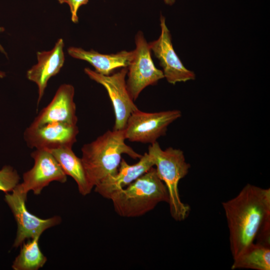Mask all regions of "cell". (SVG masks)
<instances>
[{"instance_id": "obj_18", "label": "cell", "mask_w": 270, "mask_h": 270, "mask_svg": "<svg viewBox=\"0 0 270 270\" xmlns=\"http://www.w3.org/2000/svg\"><path fill=\"white\" fill-rule=\"evenodd\" d=\"M38 237L22 244L19 254L14 259L12 268L14 270H38L44 266L46 257L41 252Z\"/></svg>"}, {"instance_id": "obj_21", "label": "cell", "mask_w": 270, "mask_h": 270, "mask_svg": "<svg viewBox=\"0 0 270 270\" xmlns=\"http://www.w3.org/2000/svg\"><path fill=\"white\" fill-rule=\"evenodd\" d=\"M88 2V0H67L66 4L70 8L72 22L76 23L78 22V10L80 6L86 4Z\"/></svg>"}, {"instance_id": "obj_5", "label": "cell", "mask_w": 270, "mask_h": 270, "mask_svg": "<svg viewBox=\"0 0 270 270\" xmlns=\"http://www.w3.org/2000/svg\"><path fill=\"white\" fill-rule=\"evenodd\" d=\"M27 193L18 186L10 193L7 192L4 200L13 214L17 224L16 235L13 246L22 245L25 240L40 238L46 230L59 224L62 218L59 216L42 219L28 212L26 206Z\"/></svg>"}, {"instance_id": "obj_24", "label": "cell", "mask_w": 270, "mask_h": 270, "mask_svg": "<svg viewBox=\"0 0 270 270\" xmlns=\"http://www.w3.org/2000/svg\"><path fill=\"white\" fill-rule=\"evenodd\" d=\"M60 4L66 3L67 0H58Z\"/></svg>"}, {"instance_id": "obj_11", "label": "cell", "mask_w": 270, "mask_h": 270, "mask_svg": "<svg viewBox=\"0 0 270 270\" xmlns=\"http://www.w3.org/2000/svg\"><path fill=\"white\" fill-rule=\"evenodd\" d=\"M78 132L76 125L53 122L38 127L28 126L24 132V138L30 148L48 150L72 147Z\"/></svg>"}, {"instance_id": "obj_6", "label": "cell", "mask_w": 270, "mask_h": 270, "mask_svg": "<svg viewBox=\"0 0 270 270\" xmlns=\"http://www.w3.org/2000/svg\"><path fill=\"white\" fill-rule=\"evenodd\" d=\"M136 48L128 67L126 85L133 100L146 86L156 84L163 78L162 71L156 68L151 57L150 49L143 34L138 32L135 38Z\"/></svg>"}, {"instance_id": "obj_7", "label": "cell", "mask_w": 270, "mask_h": 270, "mask_svg": "<svg viewBox=\"0 0 270 270\" xmlns=\"http://www.w3.org/2000/svg\"><path fill=\"white\" fill-rule=\"evenodd\" d=\"M179 110L146 112L139 110L128 118L124 131L130 142L152 144L166 134L168 126L181 116Z\"/></svg>"}, {"instance_id": "obj_8", "label": "cell", "mask_w": 270, "mask_h": 270, "mask_svg": "<svg viewBox=\"0 0 270 270\" xmlns=\"http://www.w3.org/2000/svg\"><path fill=\"white\" fill-rule=\"evenodd\" d=\"M84 71L91 80L106 89L115 115L114 130H124L130 114L138 110L127 90L126 82L127 68H123L119 72L108 76L100 74L88 68Z\"/></svg>"}, {"instance_id": "obj_2", "label": "cell", "mask_w": 270, "mask_h": 270, "mask_svg": "<svg viewBox=\"0 0 270 270\" xmlns=\"http://www.w3.org/2000/svg\"><path fill=\"white\" fill-rule=\"evenodd\" d=\"M126 140L124 130H113L82 146L80 158L92 189L108 176L116 173L122 154L133 159L142 157L125 143Z\"/></svg>"}, {"instance_id": "obj_20", "label": "cell", "mask_w": 270, "mask_h": 270, "mask_svg": "<svg viewBox=\"0 0 270 270\" xmlns=\"http://www.w3.org/2000/svg\"><path fill=\"white\" fill-rule=\"evenodd\" d=\"M255 240L256 243L270 247V218L262 224L256 234Z\"/></svg>"}, {"instance_id": "obj_12", "label": "cell", "mask_w": 270, "mask_h": 270, "mask_svg": "<svg viewBox=\"0 0 270 270\" xmlns=\"http://www.w3.org/2000/svg\"><path fill=\"white\" fill-rule=\"evenodd\" d=\"M74 95V88L72 85L62 84L51 102L40 112L30 126L38 127L53 122L76 125L78 119Z\"/></svg>"}, {"instance_id": "obj_4", "label": "cell", "mask_w": 270, "mask_h": 270, "mask_svg": "<svg viewBox=\"0 0 270 270\" xmlns=\"http://www.w3.org/2000/svg\"><path fill=\"white\" fill-rule=\"evenodd\" d=\"M148 153L156 166L158 177L167 188L171 216L176 221L184 220L188 217L190 208L182 202L178 184L188 174L190 166L186 162L184 152L172 147L162 150L156 142L149 146Z\"/></svg>"}, {"instance_id": "obj_13", "label": "cell", "mask_w": 270, "mask_h": 270, "mask_svg": "<svg viewBox=\"0 0 270 270\" xmlns=\"http://www.w3.org/2000/svg\"><path fill=\"white\" fill-rule=\"evenodd\" d=\"M64 42L60 38L52 50L37 52L38 63L26 72V77L38 88L37 105L38 106L50 78L59 72L64 62Z\"/></svg>"}, {"instance_id": "obj_23", "label": "cell", "mask_w": 270, "mask_h": 270, "mask_svg": "<svg viewBox=\"0 0 270 270\" xmlns=\"http://www.w3.org/2000/svg\"><path fill=\"white\" fill-rule=\"evenodd\" d=\"M4 28H2V27H0V32H3V31H4ZM0 50L1 52H4V53H6V52H4V48H3L2 47V46L0 44Z\"/></svg>"}, {"instance_id": "obj_1", "label": "cell", "mask_w": 270, "mask_h": 270, "mask_svg": "<svg viewBox=\"0 0 270 270\" xmlns=\"http://www.w3.org/2000/svg\"><path fill=\"white\" fill-rule=\"evenodd\" d=\"M233 259L254 241L261 225L270 218V188L250 184L236 196L222 203Z\"/></svg>"}, {"instance_id": "obj_17", "label": "cell", "mask_w": 270, "mask_h": 270, "mask_svg": "<svg viewBox=\"0 0 270 270\" xmlns=\"http://www.w3.org/2000/svg\"><path fill=\"white\" fill-rule=\"evenodd\" d=\"M231 268L270 270V247L253 242L234 258Z\"/></svg>"}, {"instance_id": "obj_10", "label": "cell", "mask_w": 270, "mask_h": 270, "mask_svg": "<svg viewBox=\"0 0 270 270\" xmlns=\"http://www.w3.org/2000/svg\"><path fill=\"white\" fill-rule=\"evenodd\" d=\"M160 26L161 33L159 38L148 44L162 68L164 78L172 84L194 80V72L184 66L175 52L170 32L166 25L165 18L162 16L160 18Z\"/></svg>"}, {"instance_id": "obj_14", "label": "cell", "mask_w": 270, "mask_h": 270, "mask_svg": "<svg viewBox=\"0 0 270 270\" xmlns=\"http://www.w3.org/2000/svg\"><path fill=\"white\" fill-rule=\"evenodd\" d=\"M154 166L148 152H145L139 161L130 165L122 158L118 172L102 180L94 188V191L102 196L110 199L114 192L128 186Z\"/></svg>"}, {"instance_id": "obj_25", "label": "cell", "mask_w": 270, "mask_h": 270, "mask_svg": "<svg viewBox=\"0 0 270 270\" xmlns=\"http://www.w3.org/2000/svg\"><path fill=\"white\" fill-rule=\"evenodd\" d=\"M5 76V74L3 72H0V78H3Z\"/></svg>"}, {"instance_id": "obj_9", "label": "cell", "mask_w": 270, "mask_h": 270, "mask_svg": "<svg viewBox=\"0 0 270 270\" xmlns=\"http://www.w3.org/2000/svg\"><path fill=\"white\" fill-rule=\"evenodd\" d=\"M30 156L34 160V166L23 174V182L18 184L22 191L28 194L32 190L38 195L52 182H66V174L48 150L36 149Z\"/></svg>"}, {"instance_id": "obj_19", "label": "cell", "mask_w": 270, "mask_h": 270, "mask_svg": "<svg viewBox=\"0 0 270 270\" xmlns=\"http://www.w3.org/2000/svg\"><path fill=\"white\" fill-rule=\"evenodd\" d=\"M20 180V176L13 167L4 166L0 170V190L6 193L11 192Z\"/></svg>"}, {"instance_id": "obj_16", "label": "cell", "mask_w": 270, "mask_h": 270, "mask_svg": "<svg viewBox=\"0 0 270 270\" xmlns=\"http://www.w3.org/2000/svg\"><path fill=\"white\" fill-rule=\"evenodd\" d=\"M58 162L66 176L76 182L79 192L83 196L90 194V187L81 158L72 150V147H63L48 150Z\"/></svg>"}, {"instance_id": "obj_3", "label": "cell", "mask_w": 270, "mask_h": 270, "mask_svg": "<svg viewBox=\"0 0 270 270\" xmlns=\"http://www.w3.org/2000/svg\"><path fill=\"white\" fill-rule=\"evenodd\" d=\"M116 212L124 218L142 216L161 202H168L166 186L152 167L126 188L112 193L110 198Z\"/></svg>"}, {"instance_id": "obj_22", "label": "cell", "mask_w": 270, "mask_h": 270, "mask_svg": "<svg viewBox=\"0 0 270 270\" xmlns=\"http://www.w3.org/2000/svg\"><path fill=\"white\" fill-rule=\"evenodd\" d=\"M164 1L166 4L171 6L174 3L176 0H164Z\"/></svg>"}, {"instance_id": "obj_15", "label": "cell", "mask_w": 270, "mask_h": 270, "mask_svg": "<svg viewBox=\"0 0 270 270\" xmlns=\"http://www.w3.org/2000/svg\"><path fill=\"white\" fill-rule=\"evenodd\" d=\"M68 52L74 58L88 62L96 72L105 76L110 75L118 68L128 67L134 56V50L105 54L92 50L88 51L80 48L70 47Z\"/></svg>"}]
</instances>
